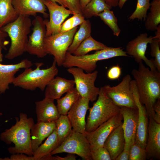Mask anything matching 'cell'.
<instances>
[{"instance_id": "e0dca14e", "label": "cell", "mask_w": 160, "mask_h": 160, "mask_svg": "<svg viewBox=\"0 0 160 160\" xmlns=\"http://www.w3.org/2000/svg\"><path fill=\"white\" fill-rule=\"evenodd\" d=\"M89 101L80 96L68 113L67 116L74 130L83 134L85 132V116L89 108Z\"/></svg>"}, {"instance_id": "c3c4849f", "label": "cell", "mask_w": 160, "mask_h": 160, "mask_svg": "<svg viewBox=\"0 0 160 160\" xmlns=\"http://www.w3.org/2000/svg\"><path fill=\"white\" fill-rule=\"evenodd\" d=\"M90 0H80L81 5L82 11L87 4Z\"/></svg>"}, {"instance_id": "60d3db41", "label": "cell", "mask_w": 160, "mask_h": 160, "mask_svg": "<svg viewBox=\"0 0 160 160\" xmlns=\"http://www.w3.org/2000/svg\"><path fill=\"white\" fill-rule=\"evenodd\" d=\"M65 157H61L57 156H52L48 155L42 158L41 160H75L76 156L75 154H70Z\"/></svg>"}, {"instance_id": "ab89813d", "label": "cell", "mask_w": 160, "mask_h": 160, "mask_svg": "<svg viewBox=\"0 0 160 160\" xmlns=\"http://www.w3.org/2000/svg\"><path fill=\"white\" fill-rule=\"evenodd\" d=\"M121 73V68L117 65L109 69L107 73V77L110 80H116L120 77Z\"/></svg>"}, {"instance_id": "4316f807", "label": "cell", "mask_w": 160, "mask_h": 160, "mask_svg": "<svg viewBox=\"0 0 160 160\" xmlns=\"http://www.w3.org/2000/svg\"><path fill=\"white\" fill-rule=\"evenodd\" d=\"M12 0H0V28L11 23L18 17L12 4Z\"/></svg>"}, {"instance_id": "8992f818", "label": "cell", "mask_w": 160, "mask_h": 160, "mask_svg": "<svg viewBox=\"0 0 160 160\" xmlns=\"http://www.w3.org/2000/svg\"><path fill=\"white\" fill-rule=\"evenodd\" d=\"M85 131L91 132L120 111V107L116 105L106 95L102 87L100 88L97 101L89 108Z\"/></svg>"}, {"instance_id": "7bdbcfd3", "label": "cell", "mask_w": 160, "mask_h": 160, "mask_svg": "<svg viewBox=\"0 0 160 160\" xmlns=\"http://www.w3.org/2000/svg\"><path fill=\"white\" fill-rule=\"evenodd\" d=\"M155 113L154 120L157 123L160 124V98L157 100L153 106Z\"/></svg>"}, {"instance_id": "9a60e30c", "label": "cell", "mask_w": 160, "mask_h": 160, "mask_svg": "<svg viewBox=\"0 0 160 160\" xmlns=\"http://www.w3.org/2000/svg\"><path fill=\"white\" fill-rule=\"evenodd\" d=\"M148 36L146 33H142L129 41L126 46V52L127 54L134 57L138 63L144 61L151 70L157 71L153 63V59L149 60L145 55L147 45L151 42L153 38L152 36L148 37Z\"/></svg>"}, {"instance_id": "9c48e42d", "label": "cell", "mask_w": 160, "mask_h": 160, "mask_svg": "<svg viewBox=\"0 0 160 160\" xmlns=\"http://www.w3.org/2000/svg\"><path fill=\"white\" fill-rule=\"evenodd\" d=\"M90 151V144L84 135L72 129L68 137L49 155L67 153L76 154L85 160H92Z\"/></svg>"}, {"instance_id": "db71d44e", "label": "cell", "mask_w": 160, "mask_h": 160, "mask_svg": "<svg viewBox=\"0 0 160 160\" xmlns=\"http://www.w3.org/2000/svg\"><path fill=\"white\" fill-rule=\"evenodd\" d=\"M1 94V93L0 92V95ZM3 115V113L1 112H0V116H1Z\"/></svg>"}, {"instance_id": "ffe728a7", "label": "cell", "mask_w": 160, "mask_h": 160, "mask_svg": "<svg viewBox=\"0 0 160 160\" xmlns=\"http://www.w3.org/2000/svg\"><path fill=\"white\" fill-rule=\"evenodd\" d=\"M12 4L19 15L35 16L36 13H39L44 17L48 16L44 0H12Z\"/></svg>"}, {"instance_id": "f35d334b", "label": "cell", "mask_w": 160, "mask_h": 160, "mask_svg": "<svg viewBox=\"0 0 160 160\" xmlns=\"http://www.w3.org/2000/svg\"><path fill=\"white\" fill-rule=\"evenodd\" d=\"M69 9L75 13L82 14L80 0H64Z\"/></svg>"}, {"instance_id": "7a4b0ae2", "label": "cell", "mask_w": 160, "mask_h": 160, "mask_svg": "<svg viewBox=\"0 0 160 160\" xmlns=\"http://www.w3.org/2000/svg\"><path fill=\"white\" fill-rule=\"evenodd\" d=\"M15 119V124L1 134L0 139L7 145L14 144V146L8 148L10 154L23 153L33 156L31 129L34 124V120L23 113H20L19 118L16 117Z\"/></svg>"}, {"instance_id": "5b68a950", "label": "cell", "mask_w": 160, "mask_h": 160, "mask_svg": "<svg viewBox=\"0 0 160 160\" xmlns=\"http://www.w3.org/2000/svg\"><path fill=\"white\" fill-rule=\"evenodd\" d=\"M118 56H129L121 47H109L97 50L93 54L81 56H75L67 52L62 66L66 68L78 67L87 73H90L95 69L98 61Z\"/></svg>"}, {"instance_id": "e575fe53", "label": "cell", "mask_w": 160, "mask_h": 160, "mask_svg": "<svg viewBox=\"0 0 160 160\" xmlns=\"http://www.w3.org/2000/svg\"><path fill=\"white\" fill-rule=\"evenodd\" d=\"M73 16L67 20L62 24L60 32L68 31L81 25L85 20L82 14L75 13ZM59 32V33H60Z\"/></svg>"}, {"instance_id": "1f68e13d", "label": "cell", "mask_w": 160, "mask_h": 160, "mask_svg": "<svg viewBox=\"0 0 160 160\" xmlns=\"http://www.w3.org/2000/svg\"><path fill=\"white\" fill-rule=\"evenodd\" d=\"M112 7L105 0H91L83 10L82 15L85 18H91L97 16L98 14L105 10L111 9Z\"/></svg>"}, {"instance_id": "f907efd6", "label": "cell", "mask_w": 160, "mask_h": 160, "mask_svg": "<svg viewBox=\"0 0 160 160\" xmlns=\"http://www.w3.org/2000/svg\"><path fill=\"white\" fill-rule=\"evenodd\" d=\"M155 37L159 38L160 39V24L158 25L156 30Z\"/></svg>"}, {"instance_id": "83f0119b", "label": "cell", "mask_w": 160, "mask_h": 160, "mask_svg": "<svg viewBox=\"0 0 160 160\" xmlns=\"http://www.w3.org/2000/svg\"><path fill=\"white\" fill-rule=\"evenodd\" d=\"M91 26L90 21L86 20L80 25L78 31L74 35L72 42L67 52L73 54L81 43L91 36Z\"/></svg>"}, {"instance_id": "b9f144b4", "label": "cell", "mask_w": 160, "mask_h": 160, "mask_svg": "<svg viewBox=\"0 0 160 160\" xmlns=\"http://www.w3.org/2000/svg\"><path fill=\"white\" fill-rule=\"evenodd\" d=\"M9 160H34L33 156H29L23 153L12 154Z\"/></svg>"}, {"instance_id": "30bf717a", "label": "cell", "mask_w": 160, "mask_h": 160, "mask_svg": "<svg viewBox=\"0 0 160 160\" xmlns=\"http://www.w3.org/2000/svg\"><path fill=\"white\" fill-rule=\"evenodd\" d=\"M132 80L130 75L127 74L116 86L111 87L107 85L102 87L106 95L117 105L137 108L130 88Z\"/></svg>"}, {"instance_id": "ee69618b", "label": "cell", "mask_w": 160, "mask_h": 160, "mask_svg": "<svg viewBox=\"0 0 160 160\" xmlns=\"http://www.w3.org/2000/svg\"><path fill=\"white\" fill-rule=\"evenodd\" d=\"M7 34L5 32L2 31L0 28V45L3 49L6 50V47L9 43V41L6 39V38L8 36Z\"/></svg>"}, {"instance_id": "3957f363", "label": "cell", "mask_w": 160, "mask_h": 160, "mask_svg": "<svg viewBox=\"0 0 160 160\" xmlns=\"http://www.w3.org/2000/svg\"><path fill=\"white\" fill-rule=\"evenodd\" d=\"M32 25L29 16L20 15L15 21L1 28L7 34L11 40L10 47L5 56L6 58L12 60L26 52L28 35Z\"/></svg>"}, {"instance_id": "52a82bcc", "label": "cell", "mask_w": 160, "mask_h": 160, "mask_svg": "<svg viewBox=\"0 0 160 160\" xmlns=\"http://www.w3.org/2000/svg\"><path fill=\"white\" fill-rule=\"evenodd\" d=\"M78 27L64 32L59 33L45 37L44 47L47 53L54 57L57 65L62 66L65 54L71 45Z\"/></svg>"}, {"instance_id": "681fc988", "label": "cell", "mask_w": 160, "mask_h": 160, "mask_svg": "<svg viewBox=\"0 0 160 160\" xmlns=\"http://www.w3.org/2000/svg\"><path fill=\"white\" fill-rule=\"evenodd\" d=\"M127 0H118V6L120 9H121L122 8Z\"/></svg>"}, {"instance_id": "d6986e66", "label": "cell", "mask_w": 160, "mask_h": 160, "mask_svg": "<svg viewBox=\"0 0 160 160\" xmlns=\"http://www.w3.org/2000/svg\"><path fill=\"white\" fill-rule=\"evenodd\" d=\"M33 65L32 62L24 59L15 64H2L0 63V92L4 93L9 89V84L12 83L15 74L22 68L31 67Z\"/></svg>"}, {"instance_id": "4dcf8cb0", "label": "cell", "mask_w": 160, "mask_h": 160, "mask_svg": "<svg viewBox=\"0 0 160 160\" xmlns=\"http://www.w3.org/2000/svg\"><path fill=\"white\" fill-rule=\"evenodd\" d=\"M55 122L59 146L69 135L72 127L67 115H60Z\"/></svg>"}, {"instance_id": "d6a6232c", "label": "cell", "mask_w": 160, "mask_h": 160, "mask_svg": "<svg viewBox=\"0 0 160 160\" xmlns=\"http://www.w3.org/2000/svg\"><path fill=\"white\" fill-rule=\"evenodd\" d=\"M107 9L98 14L97 16L112 30L114 35L118 36L121 30L117 24L118 20L113 11Z\"/></svg>"}, {"instance_id": "8fae6325", "label": "cell", "mask_w": 160, "mask_h": 160, "mask_svg": "<svg viewBox=\"0 0 160 160\" xmlns=\"http://www.w3.org/2000/svg\"><path fill=\"white\" fill-rule=\"evenodd\" d=\"M123 117L119 112L104 122L94 130L85 131V136L90 145V150L103 146L106 139L111 132L122 123Z\"/></svg>"}, {"instance_id": "44dd1931", "label": "cell", "mask_w": 160, "mask_h": 160, "mask_svg": "<svg viewBox=\"0 0 160 160\" xmlns=\"http://www.w3.org/2000/svg\"><path fill=\"white\" fill-rule=\"evenodd\" d=\"M75 85L74 80H68L59 76L55 77L45 88V97L57 100L74 87Z\"/></svg>"}, {"instance_id": "8d00e7d4", "label": "cell", "mask_w": 160, "mask_h": 160, "mask_svg": "<svg viewBox=\"0 0 160 160\" xmlns=\"http://www.w3.org/2000/svg\"><path fill=\"white\" fill-rule=\"evenodd\" d=\"M147 159V154L145 149L139 145L134 143L129 150V160H145Z\"/></svg>"}, {"instance_id": "7402d4cb", "label": "cell", "mask_w": 160, "mask_h": 160, "mask_svg": "<svg viewBox=\"0 0 160 160\" xmlns=\"http://www.w3.org/2000/svg\"><path fill=\"white\" fill-rule=\"evenodd\" d=\"M125 140L122 123L115 129L106 139L103 146L108 151L112 160L117 157L124 150Z\"/></svg>"}, {"instance_id": "816d5d0a", "label": "cell", "mask_w": 160, "mask_h": 160, "mask_svg": "<svg viewBox=\"0 0 160 160\" xmlns=\"http://www.w3.org/2000/svg\"><path fill=\"white\" fill-rule=\"evenodd\" d=\"M3 48L0 45V63L2 62L3 61V55L1 53L2 50Z\"/></svg>"}, {"instance_id": "7dc6e473", "label": "cell", "mask_w": 160, "mask_h": 160, "mask_svg": "<svg viewBox=\"0 0 160 160\" xmlns=\"http://www.w3.org/2000/svg\"><path fill=\"white\" fill-rule=\"evenodd\" d=\"M53 2L57 3L65 8H68L66 3L64 0H50Z\"/></svg>"}, {"instance_id": "7c38bea8", "label": "cell", "mask_w": 160, "mask_h": 160, "mask_svg": "<svg viewBox=\"0 0 160 160\" xmlns=\"http://www.w3.org/2000/svg\"><path fill=\"white\" fill-rule=\"evenodd\" d=\"M33 32L29 37L26 52L29 54L43 58L47 54L44 47L46 28L42 18L36 16L32 21Z\"/></svg>"}, {"instance_id": "d4e9b609", "label": "cell", "mask_w": 160, "mask_h": 160, "mask_svg": "<svg viewBox=\"0 0 160 160\" xmlns=\"http://www.w3.org/2000/svg\"><path fill=\"white\" fill-rule=\"evenodd\" d=\"M66 93L63 97L57 100L56 106L60 115H67L68 111L80 96L76 87H74Z\"/></svg>"}, {"instance_id": "2e32d148", "label": "cell", "mask_w": 160, "mask_h": 160, "mask_svg": "<svg viewBox=\"0 0 160 160\" xmlns=\"http://www.w3.org/2000/svg\"><path fill=\"white\" fill-rule=\"evenodd\" d=\"M120 112L123 120L122 127L125 140L124 150L129 151L135 143L138 125V110L137 108L120 107Z\"/></svg>"}, {"instance_id": "f5cc1de1", "label": "cell", "mask_w": 160, "mask_h": 160, "mask_svg": "<svg viewBox=\"0 0 160 160\" xmlns=\"http://www.w3.org/2000/svg\"><path fill=\"white\" fill-rule=\"evenodd\" d=\"M153 1H160V0H153Z\"/></svg>"}, {"instance_id": "d590c367", "label": "cell", "mask_w": 160, "mask_h": 160, "mask_svg": "<svg viewBox=\"0 0 160 160\" xmlns=\"http://www.w3.org/2000/svg\"><path fill=\"white\" fill-rule=\"evenodd\" d=\"M160 39L154 36L150 43L151 55L155 58L153 60V63L157 70L159 72H160Z\"/></svg>"}, {"instance_id": "836d02e7", "label": "cell", "mask_w": 160, "mask_h": 160, "mask_svg": "<svg viewBox=\"0 0 160 160\" xmlns=\"http://www.w3.org/2000/svg\"><path fill=\"white\" fill-rule=\"evenodd\" d=\"M150 0H137L136 8L128 18L129 20L138 19L142 21L143 19L145 21L148 10L151 6Z\"/></svg>"}, {"instance_id": "277c9868", "label": "cell", "mask_w": 160, "mask_h": 160, "mask_svg": "<svg viewBox=\"0 0 160 160\" xmlns=\"http://www.w3.org/2000/svg\"><path fill=\"white\" fill-rule=\"evenodd\" d=\"M35 64L36 68L35 69L31 67L25 68L15 77L13 85L27 90L34 91L38 88L44 91L49 81L58 73L56 63L54 59L51 66L44 69H41L44 65L43 63H37Z\"/></svg>"}, {"instance_id": "603a6c76", "label": "cell", "mask_w": 160, "mask_h": 160, "mask_svg": "<svg viewBox=\"0 0 160 160\" xmlns=\"http://www.w3.org/2000/svg\"><path fill=\"white\" fill-rule=\"evenodd\" d=\"M35 104L37 122L55 121L60 115L54 100L45 97Z\"/></svg>"}, {"instance_id": "6da1fadb", "label": "cell", "mask_w": 160, "mask_h": 160, "mask_svg": "<svg viewBox=\"0 0 160 160\" xmlns=\"http://www.w3.org/2000/svg\"><path fill=\"white\" fill-rule=\"evenodd\" d=\"M138 70L133 69L132 74L135 82L139 100L145 107L149 118L154 119L153 106L160 98V72L146 67L143 61L139 63Z\"/></svg>"}, {"instance_id": "4fadbf2b", "label": "cell", "mask_w": 160, "mask_h": 160, "mask_svg": "<svg viewBox=\"0 0 160 160\" xmlns=\"http://www.w3.org/2000/svg\"><path fill=\"white\" fill-rule=\"evenodd\" d=\"M49 14V20H44L46 28V37L58 33L63 21L70 15L75 13L50 0H44Z\"/></svg>"}, {"instance_id": "74e56055", "label": "cell", "mask_w": 160, "mask_h": 160, "mask_svg": "<svg viewBox=\"0 0 160 160\" xmlns=\"http://www.w3.org/2000/svg\"><path fill=\"white\" fill-rule=\"evenodd\" d=\"M90 155L93 160H112L109 152L104 146L91 150Z\"/></svg>"}, {"instance_id": "484cf974", "label": "cell", "mask_w": 160, "mask_h": 160, "mask_svg": "<svg viewBox=\"0 0 160 160\" xmlns=\"http://www.w3.org/2000/svg\"><path fill=\"white\" fill-rule=\"evenodd\" d=\"M57 137L56 129L47 137L45 142L39 145L33 152L34 160H41L58 146Z\"/></svg>"}, {"instance_id": "cb8c5ba5", "label": "cell", "mask_w": 160, "mask_h": 160, "mask_svg": "<svg viewBox=\"0 0 160 160\" xmlns=\"http://www.w3.org/2000/svg\"><path fill=\"white\" fill-rule=\"evenodd\" d=\"M56 128L55 121L37 122L31 129V146L33 152Z\"/></svg>"}, {"instance_id": "5bb4252c", "label": "cell", "mask_w": 160, "mask_h": 160, "mask_svg": "<svg viewBox=\"0 0 160 160\" xmlns=\"http://www.w3.org/2000/svg\"><path fill=\"white\" fill-rule=\"evenodd\" d=\"M130 88L138 111V125L135 143L145 149L148 135L149 117L145 106L140 102L134 80H132Z\"/></svg>"}, {"instance_id": "ba28073f", "label": "cell", "mask_w": 160, "mask_h": 160, "mask_svg": "<svg viewBox=\"0 0 160 160\" xmlns=\"http://www.w3.org/2000/svg\"><path fill=\"white\" fill-rule=\"evenodd\" d=\"M67 71L73 76L75 87L80 96L88 98L92 102L96 101L100 89L95 84L97 71L86 73L82 69L75 67L68 68Z\"/></svg>"}, {"instance_id": "f1b7e54d", "label": "cell", "mask_w": 160, "mask_h": 160, "mask_svg": "<svg viewBox=\"0 0 160 160\" xmlns=\"http://www.w3.org/2000/svg\"><path fill=\"white\" fill-rule=\"evenodd\" d=\"M108 47L96 41L90 36L81 43L72 54L76 56H81L87 55L92 51L100 50Z\"/></svg>"}, {"instance_id": "ac0fdd59", "label": "cell", "mask_w": 160, "mask_h": 160, "mask_svg": "<svg viewBox=\"0 0 160 160\" xmlns=\"http://www.w3.org/2000/svg\"><path fill=\"white\" fill-rule=\"evenodd\" d=\"M145 149L147 159H160V124L149 118L148 132Z\"/></svg>"}, {"instance_id": "f6af8a7d", "label": "cell", "mask_w": 160, "mask_h": 160, "mask_svg": "<svg viewBox=\"0 0 160 160\" xmlns=\"http://www.w3.org/2000/svg\"><path fill=\"white\" fill-rule=\"evenodd\" d=\"M129 151L124 150L117 157L115 160H129Z\"/></svg>"}, {"instance_id": "bcb514c9", "label": "cell", "mask_w": 160, "mask_h": 160, "mask_svg": "<svg viewBox=\"0 0 160 160\" xmlns=\"http://www.w3.org/2000/svg\"><path fill=\"white\" fill-rule=\"evenodd\" d=\"M106 2L111 7H116L118 6V0H105Z\"/></svg>"}, {"instance_id": "f546056e", "label": "cell", "mask_w": 160, "mask_h": 160, "mask_svg": "<svg viewBox=\"0 0 160 160\" xmlns=\"http://www.w3.org/2000/svg\"><path fill=\"white\" fill-rule=\"evenodd\" d=\"M150 8V12L147 15L145 26L147 30L154 31L160 23V1H153Z\"/></svg>"}]
</instances>
